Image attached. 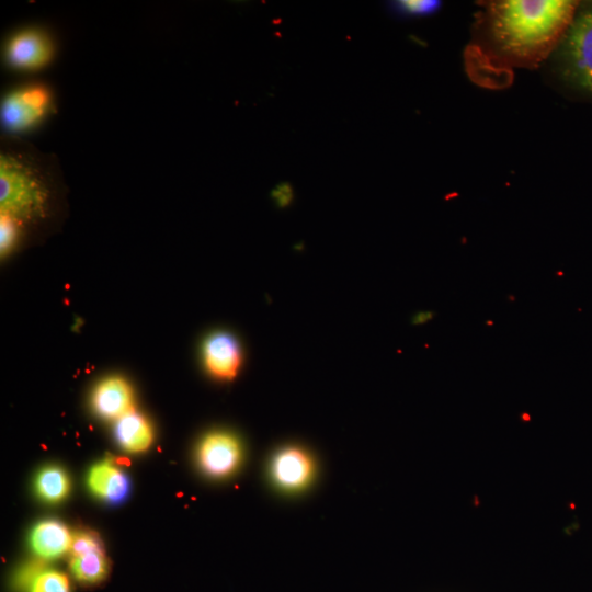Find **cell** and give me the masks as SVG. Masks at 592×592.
<instances>
[{"mask_svg":"<svg viewBox=\"0 0 592 592\" xmlns=\"http://www.w3.org/2000/svg\"><path fill=\"white\" fill-rule=\"evenodd\" d=\"M62 185L55 155L39 150L20 136L0 138V214L15 220L23 232L53 214Z\"/></svg>","mask_w":592,"mask_h":592,"instance_id":"1","label":"cell"},{"mask_svg":"<svg viewBox=\"0 0 592 592\" xmlns=\"http://www.w3.org/2000/svg\"><path fill=\"white\" fill-rule=\"evenodd\" d=\"M577 7L570 0L494 1L489 4L491 35L509 56L538 60L560 43Z\"/></svg>","mask_w":592,"mask_h":592,"instance_id":"2","label":"cell"},{"mask_svg":"<svg viewBox=\"0 0 592 592\" xmlns=\"http://www.w3.org/2000/svg\"><path fill=\"white\" fill-rule=\"evenodd\" d=\"M56 110L53 89L42 81H29L7 91L0 103L4 134L20 136L38 128Z\"/></svg>","mask_w":592,"mask_h":592,"instance_id":"3","label":"cell"},{"mask_svg":"<svg viewBox=\"0 0 592 592\" xmlns=\"http://www.w3.org/2000/svg\"><path fill=\"white\" fill-rule=\"evenodd\" d=\"M319 474L312 451L298 442L277 445L265 464V476L272 490L284 497H296L308 491Z\"/></svg>","mask_w":592,"mask_h":592,"instance_id":"4","label":"cell"},{"mask_svg":"<svg viewBox=\"0 0 592 592\" xmlns=\"http://www.w3.org/2000/svg\"><path fill=\"white\" fill-rule=\"evenodd\" d=\"M559 44L565 75L592 93V7L576 13Z\"/></svg>","mask_w":592,"mask_h":592,"instance_id":"5","label":"cell"},{"mask_svg":"<svg viewBox=\"0 0 592 592\" xmlns=\"http://www.w3.org/2000/svg\"><path fill=\"white\" fill-rule=\"evenodd\" d=\"M243 456L241 439L227 429L206 432L196 447L198 468L205 476L217 480L232 476L240 468Z\"/></svg>","mask_w":592,"mask_h":592,"instance_id":"6","label":"cell"},{"mask_svg":"<svg viewBox=\"0 0 592 592\" xmlns=\"http://www.w3.org/2000/svg\"><path fill=\"white\" fill-rule=\"evenodd\" d=\"M246 353L241 340L227 329L207 332L200 344V360L205 373L217 382H231L241 372Z\"/></svg>","mask_w":592,"mask_h":592,"instance_id":"7","label":"cell"},{"mask_svg":"<svg viewBox=\"0 0 592 592\" xmlns=\"http://www.w3.org/2000/svg\"><path fill=\"white\" fill-rule=\"evenodd\" d=\"M56 55V45L50 34L38 26H26L14 31L3 46L7 66L16 71L35 72L47 67Z\"/></svg>","mask_w":592,"mask_h":592,"instance_id":"8","label":"cell"},{"mask_svg":"<svg viewBox=\"0 0 592 592\" xmlns=\"http://www.w3.org/2000/svg\"><path fill=\"white\" fill-rule=\"evenodd\" d=\"M93 411L106 420H117L134 410V392L121 376H109L94 387L91 397Z\"/></svg>","mask_w":592,"mask_h":592,"instance_id":"9","label":"cell"},{"mask_svg":"<svg viewBox=\"0 0 592 592\" xmlns=\"http://www.w3.org/2000/svg\"><path fill=\"white\" fill-rule=\"evenodd\" d=\"M87 483L95 497L112 504L122 502L129 491L128 477L110 460L93 465L88 473Z\"/></svg>","mask_w":592,"mask_h":592,"instance_id":"10","label":"cell"},{"mask_svg":"<svg viewBox=\"0 0 592 592\" xmlns=\"http://www.w3.org/2000/svg\"><path fill=\"white\" fill-rule=\"evenodd\" d=\"M72 535L62 523L46 520L34 526L31 533V547L42 559L52 560L69 553Z\"/></svg>","mask_w":592,"mask_h":592,"instance_id":"11","label":"cell"},{"mask_svg":"<svg viewBox=\"0 0 592 592\" xmlns=\"http://www.w3.org/2000/svg\"><path fill=\"white\" fill-rule=\"evenodd\" d=\"M114 434L121 447L129 453L145 452L153 441L150 422L135 410L115 421Z\"/></svg>","mask_w":592,"mask_h":592,"instance_id":"12","label":"cell"},{"mask_svg":"<svg viewBox=\"0 0 592 592\" xmlns=\"http://www.w3.org/2000/svg\"><path fill=\"white\" fill-rule=\"evenodd\" d=\"M70 570L82 584L100 583L109 572V561L104 548L70 556Z\"/></svg>","mask_w":592,"mask_h":592,"instance_id":"13","label":"cell"},{"mask_svg":"<svg viewBox=\"0 0 592 592\" xmlns=\"http://www.w3.org/2000/svg\"><path fill=\"white\" fill-rule=\"evenodd\" d=\"M35 488L39 497L56 503L69 492L70 482L66 471L58 466H46L36 476Z\"/></svg>","mask_w":592,"mask_h":592,"instance_id":"14","label":"cell"},{"mask_svg":"<svg viewBox=\"0 0 592 592\" xmlns=\"http://www.w3.org/2000/svg\"><path fill=\"white\" fill-rule=\"evenodd\" d=\"M26 590L29 592H70V585L62 572L42 567L33 576Z\"/></svg>","mask_w":592,"mask_h":592,"instance_id":"15","label":"cell"},{"mask_svg":"<svg viewBox=\"0 0 592 592\" xmlns=\"http://www.w3.org/2000/svg\"><path fill=\"white\" fill-rule=\"evenodd\" d=\"M23 235L19 224L9 216L0 214V252L4 257L19 243Z\"/></svg>","mask_w":592,"mask_h":592,"instance_id":"16","label":"cell"},{"mask_svg":"<svg viewBox=\"0 0 592 592\" xmlns=\"http://www.w3.org/2000/svg\"><path fill=\"white\" fill-rule=\"evenodd\" d=\"M103 543L98 534L87 531L77 532L72 535L70 556L86 551L102 549Z\"/></svg>","mask_w":592,"mask_h":592,"instance_id":"17","label":"cell"},{"mask_svg":"<svg viewBox=\"0 0 592 592\" xmlns=\"http://www.w3.org/2000/svg\"><path fill=\"white\" fill-rule=\"evenodd\" d=\"M437 5V1L429 0H399L392 2V8L407 15L429 14L434 12Z\"/></svg>","mask_w":592,"mask_h":592,"instance_id":"18","label":"cell"},{"mask_svg":"<svg viewBox=\"0 0 592 592\" xmlns=\"http://www.w3.org/2000/svg\"><path fill=\"white\" fill-rule=\"evenodd\" d=\"M271 196L278 207H286L293 201L294 191L288 182H282L272 190Z\"/></svg>","mask_w":592,"mask_h":592,"instance_id":"19","label":"cell"},{"mask_svg":"<svg viewBox=\"0 0 592 592\" xmlns=\"http://www.w3.org/2000/svg\"><path fill=\"white\" fill-rule=\"evenodd\" d=\"M435 311H418L411 317V323L414 326L423 325L429 322L435 317Z\"/></svg>","mask_w":592,"mask_h":592,"instance_id":"20","label":"cell"}]
</instances>
